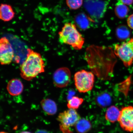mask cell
I'll list each match as a JSON object with an SVG mask.
<instances>
[{
    "mask_svg": "<svg viewBox=\"0 0 133 133\" xmlns=\"http://www.w3.org/2000/svg\"><path fill=\"white\" fill-rule=\"evenodd\" d=\"M58 35L59 41L61 44L69 45L76 50L82 49L84 38L77 30L74 24L66 23Z\"/></svg>",
    "mask_w": 133,
    "mask_h": 133,
    "instance_id": "7a4b0ae2",
    "label": "cell"
},
{
    "mask_svg": "<svg viewBox=\"0 0 133 133\" xmlns=\"http://www.w3.org/2000/svg\"><path fill=\"white\" fill-rule=\"evenodd\" d=\"M84 101L82 98L74 96L68 101L67 106L69 109H78Z\"/></svg>",
    "mask_w": 133,
    "mask_h": 133,
    "instance_id": "d6986e66",
    "label": "cell"
},
{
    "mask_svg": "<svg viewBox=\"0 0 133 133\" xmlns=\"http://www.w3.org/2000/svg\"><path fill=\"white\" fill-rule=\"evenodd\" d=\"M14 50L8 38L3 37L0 40V62L2 65L10 64L14 57Z\"/></svg>",
    "mask_w": 133,
    "mask_h": 133,
    "instance_id": "8992f818",
    "label": "cell"
},
{
    "mask_svg": "<svg viewBox=\"0 0 133 133\" xmlns=\"http://www.w3.org/2000/svg\"><path fill=\"white\" fill-rule=\"evenodd\" d=\"M123 4L128 5H130L133 3V0H120Z\"/></svg>",
    "mask_w": 133,
    "mask_h": 133,
    "instance_id": "7402d4cb",
    "label": "cell"
},
{
    "mask_svg": "<svg viewBox=\"0 0 133 133\" xmlns=\"http://www.w3.org/2000/svg\"><path fill=\"white\" fill-rule=\"evenodd\" d=\"M74 21L76 25L80 29L85 30L89 27L91 20L85 13H80L75 16Z\"/></svg>",
    "mask_w": 133,
    "mask_h": 133,
    "instance_id": "4fadbf2b",
    "label": "cell"
},
{
    "mask_svg": "<svg viewBox=\"0 0 133 133\" xmlns=\"http://www.w3.org/2000/svg\"><path fill=\"white\" fill-rule=\"evenodd\" d=\"M118 121L121 128L127 132H133V106L123 107L120 111Z\"/></svg>",
    "mask_w": 133,
    "mask_h": 133,
    "instance_id": "52a82bcc",
    "label": "cell"
},
{
    "mask_svg": "<svg viewBox=\"0 0 133 133\" xmlns=\"http://www.w3.org/2000/svg\"><path fill=\"white\" fill-rule=\"evenodd\" d=\"M81 118L76 109H69L60 113L57 119L60 123V126L69 128L75 126Z\"/></svg>",
    "mask_w": 133,
    "mask_h": 133,
    "instance_id": "ba28073f",
    "label": "cell"
},
{
    "mask_svg": "<svg viewBox=\"0 0 133 133\" xmlns=\"http://www.w3.org/2000/svg\"><path fill=\"white\" fill-rule=\"evenodd\" d=\"M24 86L21 81L19 79H11L8 83L6 89L11 96H16L20 95L24 90Z\"/></svg>",
    "mask_w": 133,
    "mask_h": 133,
    "instance_id": "30bf717a",
    "label": "cell"
},
{
    "mask_svg": "<svg viewBox=\"0 0 133 133\" xmlns=\"http://www.w3.org/2000/svg\"><path fill=\"white\" fill-rule=\"evenodd\" d=\"M116 36L119 40L123 41L128 39L130 37V31L127 26L121 25L116 29Z\"/></svg>",
    "mask_w": 133,
    "mask_h": 133,
    "instance_id": "9a60e30c",
    "label": "cell"
},
{
    "mask_svg": "<svg viewBox=\"0 0 133 133\" xmlns=\"http://www.w3.org/2000/svg\"><path fill=\"white\" fill-rule=\"evenodd\" d=\"M74 80L75 86L78 91L80 93H85L92 89L95 76L92 72L82 70L75 74Z\"/></svg>",
    "mask_w": 133,
    "mask_h": 133,
    "instance_id": "3957f363",
    "label": "cell"
},
{
    "mask_svg": "<svg viewBox=\"0 0 133 133\" xmlns=\"http://www.w3.org/2000/svg\"><path fill=\"white\" fill-rule=\"evenodd\" d=\"M114 54L120 58L124 65L128 67L131 65L133 61V37L126 42L114 46Z\"/></svg>",
    "mask_w": 133,
    "mask_h": 133,
    "instance_id": "277c9868",
    "label": "cell"
},
{
    "mask_svg": "<svg viewBox=\"0 0 133 133\" xmlns=\"http://www.w3.org/2000/svg\"><path fill=\"white\" fill-rule=\"evenodd\" d=\"M66 4L70 8L76 10L80 8L83 4V0H66Z\"/></svg>",
    "mask_w": 133,
    "mask_h": 133,
    "instance_id": "ffe728a7",
    "label": "cell"
},
{
    "mask_svg": "<svg viewBox=\"0 0 133 133\" xmlns=\"http://www.w3.org/2000/svg\"><path fill=\"white\" fill-rule=\"evenodd\" d=\"M127 23L129 27L133 30V14L131 15L128 18Z\"/></svg>",
    "mask_w": 133,
    "mask_h": 133,
    "instance_id": "44dd1931",
    "label": "cell"
},
{
    "mask_svg": "<svg viewBox=\"0 0 133 133\" xmlns=\"http://www.w3.org/2000/svg\"><path fill=\"white\" fill-rule=\"evenodd\" d=\"M20 133H32L30 132H29V131H23Z\"/></svg>",
    "mask_w": 133,
    "mask_h": 133,
    "instance_id": "cb8c5ba5",
    "label": "cell"
},
{
    "mask_svg": "<svg viewBox=\"0 0 133 133\" xmlns=\"http://www.w3.org/2000/svg\"><path fill=\"white\" fill-rule=\"evenodd\" d=\"M35 133H49L46 131L44 130H38L36 131Z\"/></svg>",
    "mask_w": 133,
    "mask_h": 133,
    "instance_id": "603a6c76",
    "label": "cell"
},
{
    "mask_svg": "<svg viewBox=\"0 0 133 133\" xmlns=\"http://www.w3.org/2000/svg\"><path fill=\"white\" fill-rule=\"evenodd\" d=\"M41 104L43 111L48 115H54L57 112V105L52 99H43L41 101Z\"/></svg>",
    "mask_w": 133,
    "mask_h": 133,
    "instance_id": "7c38bea8",
    "label": "cell"
},
{
    "mask_svg": "<svg viewBox=\"0 0 133 133\" xmlns=\"http://www.w3.org/2000/svg\"><path fill=\"white\" fill-rule=\"evenodd\" d=\"M97 103L101 107H104L110 104L111 98L110 95L106 92L100 94L96 98Z\"/></svg>",
    "mask_w": 133,
    "mask_h": 133,
    "instance_id": "ac0fdd59",
    "label": "cell"
},
{
    "mask_svg": "<svg viewBox=\"0 0 133 133\" xmlns=\"http://www.w3.org/2000/svg\"><path fill=\"white\" fill-rule=\"evenodd\" d=\"M71 77V71L69 68L66 67L60 68L56 69L53 74V82L57 88H65L69 84Z\"/></svg>",
    "mask_w": 133,
    "mask_h": 133,
    "instance_id": "9c48e42d",
    "label": "cell"
},
{
    "mask_svg": "<svg viewBox=\"0 0 133 133\" xmlns=\"http://www.w3.org/2000/svg\"><path fill=\"white\" fill-rule=\"evenodd\" d=\"M15 13L10 5L2 4L0 6V19L4 22H8L14 17Z\"/></svg>",
    "mask_w": 133,
    "mask_h": 133,
    "instance_id": "8fae6325",
    "label": "cell"
},
{
    "mask_svg": "<svg viewBox=\"0 0 133 133\" xmlns=\"http://www.w3.org/2000/svg\"><path fill=\"white\" fill-rule=\"evenodd\" d=\"M120 111L116 106L112 105L108 108L106 112L105 118L109 122L114 123L118 121Z\"/></svg>",
    "mask_w": 133,
    "mask_h": 133,
    "instance_id": "5bb4252c",
    "label": "cell"
},
{
    "mask_svg": "<svg viewBox=\"0 0 133 133\" xmlns=\"http://www.w3.org/2000/svg\"><path fill=\"white\" fill-rule=\"evenodd\" d=\"M78 133H86L90 130L91 125L90 121L85 119H81L75 125Z\"/></svg>",
    "mask_w": 133,
    "mask_h": 133,
    "instance_id": "2e32d148",
    "label": "cell"
},
{
    "mask_svg": "<svg viewBox=\"0 0 133 133\" xmlns=\"http://www.w3.org/2000/svg\"><path fill=\"white\" fill-rule=\"evenodd\" d=\"M129 11L128 7L126 5L123 4L121 1L116 4L115 8V12L116 16L120 19L125 18L127 15Z\"/></svg>",
    "mask_w": 133,
    "mask_h": 133,
    "instance_id": "e0dca14e",
    "label": "cell"
},
{
    "mask_svg": "<svg viewBox=\"0 0 133 133\" xmlns=\"http://www.w3.org/2000/svg\"><path fill=\"white\" fill-rule=\"evenodd\" d=\"M84 6L90 15L97 19L103 16L107 8L106 3L102 0H85Z\"/></svg>",
    "mask_w": 133,
    "mask_h": 133,
    "instance_id": "5b68a950",
    "label": "cell"
},
{
    "mask_svg": "<svg viewBox=\"0 0 133 133\" xmlns=\"http://www.w3.org/2000/svg\"><path fill=\"white\" fill-rule=\"evenodd\" d=\"M73 133L72 132H70V133Z\"/></svg>",
    "mask_w": 133,
    "mask_h": 133,
    "instance_id": "484cf974",
    "label": "cell"
},
{
    "mask_svg": "<svg viewBox=\"0 0 133 133\" xmlns=\"http://www.w3.org/2000/svg\"><path fill=\"white\" fill-rule=\"evenodd\" d=\"M0 133H9L8 132H4V131H2V132H1Z\"/></svg>",
    "mask_w": 133,
    "mask_h": 133,
    "instance_id": "d4e9b609",
    "label": "cell"
},
{
    "mask_svg": "<svg viewBox=\"0 0 133 133\" xmlns=\"http://www.w3.org/2000/svg\"><path fill=\"white\" fill-rule=\"evenodd\" d=\"M25 60L20 67L21 77L30 81L45 71V64L39 53L30 49L27 50Z\"/></svg>",
    "mask_w": 133,
    "mask_h": 133,
    "instance_id": "6da1fadb",
    "label": "cell"
}]
</instances>
